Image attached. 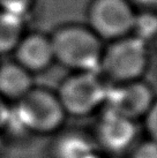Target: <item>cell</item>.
Returning <instances> with one entry per match:
<instances>
[{
	"instance_id": "obj_14",
	"label": "cell",
	"mask_w": 157,
	"mask_h": 158,
	"mask_svg": "<svg viewBox=\"0 0 157 158\" xmlns=\"http://www.w3.org/2000/svg\"><path fill=\"white\" fill-rule=\"evenodd\" d=\"M129 158H157V142L153 140L141 142L133 149Z\"/></svg>"
},
{
	"instance_id": "obj_4",
	"label": "cell",
	"mask_w": 157,
	"mask_h": 158,
	"mask_svg": "<svg viewBox=\"0 0 157 158\" xmlns=\"http://www.w3.org/2000/svg\"><path fill=\"white\" fill-rule=\"evenodd\" d=\"M106 91L94 72H76L61 82L56 94L66 114L83 117L104 103Z\"/></svg>"
},
{
	"instance_id": "obj_16",
	"label": "cell",
	"mask_w": 157,
	"mask_h": 158,
	"mask_svg": "<svg viewBox=\"0 0 157 158\" xmlns=\"http://www.w3.org/2000/svg\"><path fill=\"white\" fill-rule=\"evenodd\" d=\"M9 113H11V106H9L8 102L5 101L4 98L0 96V132L7 121Z\"/></svg>"
},
{
	"instance_id": "obj_8",
	"label": "cell",
	"mask_w": 157,
	"mask_h": 158,
	"mask_svg": "<svg viewBox=\"0 0 157 158\" xmlns=\"http://www.w3.org/2000/svg\"><path fill=\"white\" fill-rule=\"evenodd\" d=\"M96 136L103 149L119 154L128 149L135 140V123L106 109L97 123Z\"/></svg>"
},
{
	"instance_id": "obj_15",
	"label": "cell",
	"mask_w": 157,
	"mask_h": 158,
	"mask_svg": "<svg viewBox=\"0 0 157 158\" xmlns=\"http://www.w3.org/2000/svg\"><path fill=\"white\" fill-rule=\"evenodd\" d=\"M146 129L148 132L150 140L157 142V101L154 99L151 106L144 115Z\"/></svg>"
},
{
	"instance_id": "obj_19",
	"label": "cell",
	"mask_w": 157,
	"mask_h": 158,
	"mask_svg": "<svg viewBox=\"0 0 157 158\" xmlns=\"http://www.w3.org/2000/svg\"><path fill=\"white\" fill-rule=\"evenodd\" d=\"M2 142H4V140H2L1 136H0V155H1V150H2Z\"/></svg>"
},
{
	"instance_id": "obj_11",
	"label": "cell",
	"mask_w": 157,
	"mask_h": 158,
	"mask_svg": "<svg viewBox=\"0 0 157 158\" xmlns=\"http://www.w3.org/2000/svg\"><path fill=\"white\" fill-rule=\"evenodd\" d=\"M26 31V19L0 10V56L13 53Z\"/></svg>"
},
{
	"instance_id": "obj_17",
	"label": "cell",
	"mask_w": 157,
	"mask_h": 158,
	"mask_svg": "<svg viewBox=\"0 0 157 158\" xmlns=\"http://www.w3.org/2000/svg\"><path fill=\"white\" fill-rule=\"evenodd\" d=\"M133 6L138 5L140 7L146 9H154L157 8V0H129Z\"/></svg>"
},
{
	"instance_id": "obj_2",
	"label": "cell",
	"mask_w": 157,
	"mask_h": 158,
	"mask_svg": "<svg viewBox=\"0 0 157 158\" xmlns=\"http://www.w3.org/2000/svg\"><path fill=\"white\" fill-rule=\"evenodd\" d=\"M12 111L30 135H49L58 132L67 115L56 92L35 85L15 102Z\"/></svg>"
},
{
	"instance_id": "obj_18",
	"label": "cell",
	"mask_w": 157,
	"mask_h": 158,
	"mask_svg": "<svg viewBox=\"0 0 157 158\" xmlns=\"http://www.w3.org/2000/svg\"><path fill=\"white\" fill-rule=\"evenodd\" d=\"M84 158H103V157H100V155L95 154V152H91V154H89L88 156H86Z\"/></svg>"
},
{
	"instance_id": "obj_6",
	"label": "cell",
	"mask_w": 157,
	"mask_h": 158,
	"mask_svg": "<svg viewBox=\"0 0 157 158\" xmlns=\"http://www.w3.org/2000/svg\"><path fill=\"white\" fill-rule=\"evenodd\" d=\"M105 102L109 110L134 121L146 115L153 104L154 95L147 84L136 80L108 88Z\"/></svg>"
},
{
	"instance_id": "obj_7",
	"label": "cell",
	"mask_w": 157,
	"mask_h": 158,
	"mask_svg": "<svg viewBox=\"0 0 157 158\" xmlns=\"http://www.w3.org/2000/svg\"><path fill=\"white\" fill-rule=\"evenodd\" d=\"M13 56L14 61L32 75L48 70L54 62L51 38L39 31H26Z\"/></svg>"
},
{
	"instance_id": "obj_1",
	"label": "cell",
	"mask_w": 157,
	"mask_h": 158,
	"mask_svg": "<svg viewBox=\"0 0 157 158\" xmlns=\"http://www.w3.org/2000/svg\"><path fill=\"white\" fill-rule=\"evenodd\" d=\"M54 61L75 72H95L100 67L103 46L89 27L65 24L50 36Z\"/></svg>"
},
{
	"instance_id": "obj_5",
	"label": "cell",
	"mask_w": 157,
	"mask_h": 158,
	"mask_svg": "<svg viewBox=\"0 0 157 158\" xmlns=\"http://www.w3.org/2000/svg\"><path fill=\"white\" fill-rule=\"evenodd\" d=\"M136 13L129 0H90L88 27L100 40H119L133 31Z\"/></svg>"
},
{
	"instance_id": "obj_10",
	"label": "cell",
	"mask_w": 157,
	"mask_h": 158,
	"mask_svg": "<svg viewBox=\"0 0 157 158\" xmlns=\"http://www.w3.org/2000/svg\"><path fill=\"white\" fill-rule=\"evenodd\" d=\"M91 152H94L91 141L78 132L62 133L51 145L52 158H84Z\"/></svg>"
},
{
	"instance_id": "obj_9",
	"label": "cell",
	"mask_w": 157,
	"mask_h": 158,
	"mask_svg": "<svg viewBox=\"0 0 157 158\" xmlns=\"http://www.w3.org/2000/svg\"><path fill=\"white\" fill-rule=\"evenodd\" d=\"M32 87V74L18 62H0V96L5 101L15 103Z\"/></svg>"
},
{
	"instance_id": "obj_3",
	"label": "cell",
	"mask_w": 157,
	"mask_h": 158,
	"mask_svg": "<svg viewBox=\"0 0 157 158\" xmlns=\"http://www.w3.org/2000/svg\"><path fill=\"white\" fill-rule=\"evenodd\" d=\"M148 60L146 42L126 36L103 50L100 67L113 82L125 83L139 80L148 67Z\"/></svg>"
},
{
	"instance_id": "obj_12",
	"label": "cell",
	"mask_w": 157,
	"mask_h": 158,
	"mask_svg": "<svg viewBox=\"0 0 157 158\" xmlns=\"http://www.w3.org/2000/svg\"><path fill=\"white\" fill-rule=\"evenodd\" d=\"M133 30L136 31V37L142 40L153 37L157 32V16L151 13L136 15Z\"/></svg>"
},
{
	"instance_id": "obj_13",
	"label": "cell",
	"mask_w": 157,
	"mask_h": 158,
	"mask_svg": "<svg viewBox=\"0 0 157 158\" xmlns=\"http://www.w3.org/2000/svg\"><path fill=\"white\" fill-rule=\"evenodd\" d=\"M37 0H0V10L27 19L35 8Z\"/></svg>"
}]
</instances>
